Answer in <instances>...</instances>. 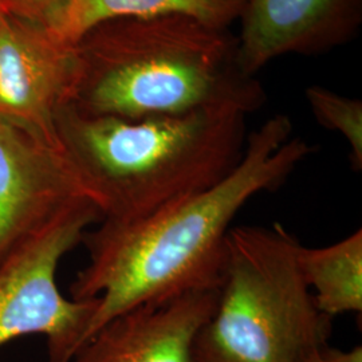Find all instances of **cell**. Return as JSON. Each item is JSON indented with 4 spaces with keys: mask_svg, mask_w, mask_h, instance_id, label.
<instances>
[{
    "mask_svg": "<svg viewBox=\"0 0 362 362\" xmlns=\"http://www.w3.org/2000/svg\"><path fill=\"white\" fill-rule=\"evenodd\" d=\"M275 115L247 136L238 165L218 184L139 219H103L82 242L89 262L70 285L74 300L95 299L81 348L124 311L196 290H218L233 221L247 203L281 188L314 152ZM79 348V349H81Z\"/></svg>",
    "mask_w": 362,
    "mask_h": 362,
    "instance_id": "obj_1",
    "label": "cell"
},
{
    "mask_svg": "<svg viewBox=\"0 0 362 362\" xmlns=\"http://www.w3.org/2000/svg\"><path fill=\"white\" fill-rule=\"evenodd\" d=\"M236 50L230 27L189 15L116 19L77 43V82L67 105L129 121L218 106L251 115L266 93L240 71Z\"/></svg>",
    "mask_w": 362,
    "mask_h": 362,
    "instance_id": "obj_2",
    "label": "cell"
},
{
    "mask_svg": "<svg viewBox=\"0 0 362 362\" xmlns=\"http://www.w3.org/2000/svg\"><path fill=\"white\" fill-rule=\"evenodd\" d=\"M248 113L233 106L129 121L71 105L55 116L58 139L103 219H139L223 180L246 146Z\"/></svg>",
    "mask_w": 362,
    "mask_h": 362,
    "instance_id": "obj_3",
    "label": "cell"
},
{
    "mask_svg": "<svg viewBox=\"0 0 362 362\" xmlns=\"http://www.w3.org/2000/svg\"><path fill=\"white\" fill-rule=\"evenodd\" d=\"M284 226H238L227 238L215 308L194 362H302L329 345L333 318L317 309Z\"/></svg>",
    "mask_w": 362,
    "mask_h": 362,
    "instance_id": "obj_4",
    "label": "cell"
},
{
    "mask_svg": "<svg viewBox=\"0 0 362 362\" xmlns=\"http://www.w3.org/2000/svg\"><path fill=\"white\" fill-rule=\"evenodd\" d=\"M104 218L91 199L62 209L39 231L0 259V348L18 337H47L49 362H71L95 309V299L64 297L59 262Z\"/></svg>",
    "mask_w": 362,
    "mask_h": 362,
    "instance_id": "obj_5",
    "label": "cell"
},
{
    "mask_svg": "<svg viewBox=\"0 0 362 362\" xmlns=\"http://www.w3.org/2000/svg\"><path fill=\"white\" fill-rule=\"evenodd\" d=\"M81 199L95 202L65 151L0 116V259Z\"/></svg>",
    "mask_w": 362,
    "mask_h": 362,
    "instance_id": "obj_6",
    "label": "cell"
},
{
    "mask_svg": "<svg viewBox=\"0 0 362 362\" xmlns=\"http://www.w3.org/2000/svg\"><path fill=\"white\" fill-rule=\"evenodd\" d=\"M76 47L43 30L0 15V116L54 148L64 149L55 128L77 82Z\"/></svg>",
    "mask_w": 362,
    "mask_h": 362,
    "instance_id": "obj_7",
    "label": "cell"
},
{
    "mask_svg": "<svg viewBox=\"0 0 362 362\" xmlns=\"http://www.w3.org/2000/svg\"><path fill=\"white\" fill-rule=\"evenodd\" d=\"M238 65L254 77L272 61L290 54L332 52L357 37L362 0H245Z\"/></svg>",
    "mask_w": 362,
    "mask_h": 362,
    "instance_id": "obj_8",
    "label": "cell"
},
{
    "mask_svg": "<svg viewBox=\"0 0 362 362\" xmlns=\"http://www.w3.org/2000/svg\"><path fill=\"white\" fill-rule=\"evenodd\" d=\"M216 294L196 290L124 311L71 362H194V339L215 308Z\"/></svg>",
    "mask_w": 362,
    "mask_h": 362,
    "instance_id": "obj_9",
    "label": "cell"
},
{
    "mask_svg": "<svg viewBox=\"0 0 362 362\" xmlns=\"http://www.w3.org/2000/svg\"><path fill=\"white\" fill-rule=\"evenodd\" d=\"M245 0H70L62 16L46 31L58 43L76 47L91 30L124 18L181 13L230 27L239 21Z\"/></svg>",
    "mask_w": 362,
    "mask_h": 362,
    "instance_id": "obj_10",
    "label": "cell"
},
{
    "mask_svg": "<svg viewBox=\"0 0 362 362\" xmlns=\"http://www.w3.org/2000/svg\"><path fill=\"white\" fill-rule=\"evenodd\" d=\"M300 274L317 309L334 318L362 311V230L330 246L298 251Z\"/></svg>",
    "mask_w": 362,
    "mask_h": 362,
    "instance_id": "obj_11",
    "label": "cell"
},
{
    "mask_svg": "<svg viewBox=\"0 0 362 362\" xmlns=\"http://www.w3.org/2000/svg\"><path fill=\"white\" fill-rule=\"evenodd\" d=\"M305 97L311 113L324 128L337 132L349 145L350 161L354 170L362 168V103L330 90L325 86L311 85Z\"/></svg>",
    "mask_w": 362,
    "mask_h": 362,
    "instance_id": "obj_12",
    "label": "cell"
},
{
    "mask_svg": "<svg viewBox=\"0 0 362 362\" xmlns=\"http://www.w3.org/2000/svg\"><path fill=\"white\" fill-rule=\"evenodd\" d=\"M70 0H0V7L22 16L35 26L50 31L57 25Z\"/></svg>",
    "mask_w": 362,
    "mask_h": 362,
    "instance_id": "obj_13",
    "label": "cell"
},
{
    "mask_svg": "<svg viewBox=\"0 0 362 362\" xmlns=\"http://www.w3.org/2000/svg\"><path fill=\"white\" fill-rule=\"evenodd\" d=\"M302 362H362V348L354 346L353 349L341 350L326 345L311 353Z\"/></svg>",
    "mask_w": 362,
    "mask_h": 362,
    "instance_id": "obj_14",
    "label": "cell"
},
{
    "mask_svg": "<svg viewBox=\"0 0 362 362\" xmlns=\"http://www.w3.org/2000/svg\"><path fill=\"white\" fill-rule=\"evenodd\" d=\"M1 13H3V10H1V7H0V15H1Z\"/></svg>",
    "mask_w": 362,
    "mask_h": 362,
    "instance_id": "obj_15",
    "label": "cell"
}]
</instances>
